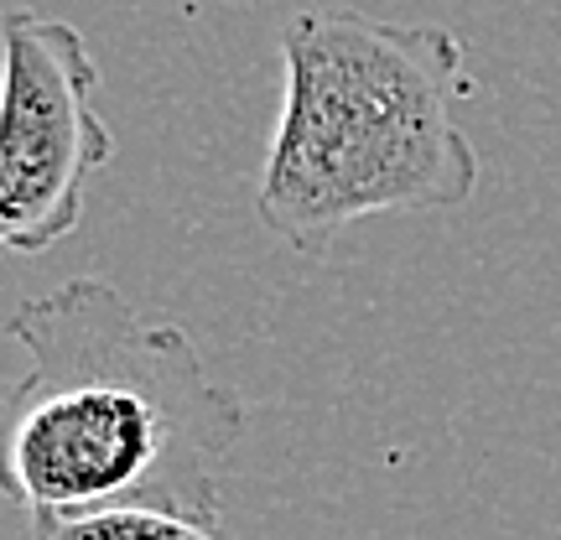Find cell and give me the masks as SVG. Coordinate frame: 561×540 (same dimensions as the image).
I'll use <instances>...</instances> for the list:
<instances>
[{
  "label": "cell",
  "instance_id": "cell-1",
  "mask_svg": "<svg viewBox=\"0 0 561 540\" xmlns=\"http://www.w3.org/2000/svg\"><path fill=\"white\" fill-rule=\"evenodd\" d=\"M26 375L5 401L0 473L26 515L161 504L219 520V468L250 432L182 322L104 276H73L11 312Z\"/></svg>",
  "mask_w": 561,
  "mask_h": 540
},
{
  "label": "cell",
  "instance_id": "cell-2",
  "mask_svg": "<svg viewBox=\"0 0 561 540\" xmlns=\"http://www.w3.org/2000/svg\"><path fill=\"white\" fill-rule=\"evenodd\" d=\"M473 94L462 42L437 21L312 5L280 32V115L255 214L301 255H322L375 214H442L479 193L462 130Z\"/></svg>",
  "mask_w": 561,
  "mask_h": 540
},
{
  "label": "cell",
  "instance_id": "cell-3",
  "mask_svg": "<svg viewBox=\"0 0 561 540\" xmlns=\"http://www.w3.org/2000/svg\"><path fill=\"white\" fill-rule=\"evenodd\" d=\"M94 53L79 26L42 11L5 16L0 83V240L42 255L83 219L89 177L115 157L110 125L94 115Z\"/></svg>",
  "mask_w": 561,
  "mask_h": 540
},
{
  "label": "cell",
  "instance_id": "cell-4",
  "mask_svg": "<svg viewBox=\"0 0 561 540\" xmlns=\"http://www.w3.org/2000/svg\"><path fill=\"white\" fill-rule=\"evenodd\" d=\"M32 540H234L219 520L161 504H104L83 515H32Z\"/></svg>",
  "mask_w": 561,
  "mask_h": 540
}]
</instances>
